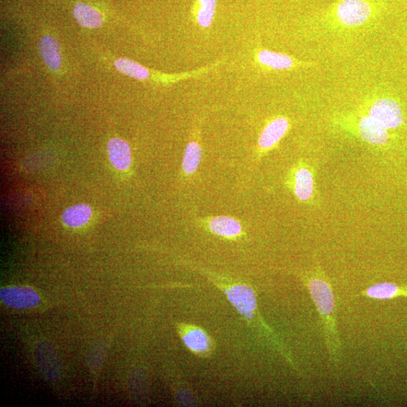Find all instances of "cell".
Wrapping results in <instances>:
<instances>
[{"label": "cell", "instance_id": "cell-1", "mask_svg": "<svg viewBox=\"0 0 407 407\" xmlns=\"http://www.w3.org/2000/svg\"><path fill=\"white\" fill-rule=\"evenodd\" d=\"M319 312L324 335L326 347L333 367H339L342 347L336 324V306L333 289L327 277L321 273H311L302 278Z\"/></svg>", "mask_w": 407, "mask_h": 407}, {"label": "cell", "instance_id": "cell-2", "mask_svg": "<svg viewBox=\"0 0 407 407\" xmlns=\"http://www.w3.org/2000/svg\"><path fill=\"white\" fill-rule=\"evenodd\" d=\"M204 273L217 287L223 290L231 304L234 305L241 315L250 321L265 337L267 340L275 348V350L280 352L290 365H294L293 360L285 348L260 316L257 297H256L253 290L241 284H227L222 278L212 275L209 273Z\"/></svg>", "mask_w": 407, "mask_h": 407}, {"label": "cell", "instance_id": "cell-3", "mask_svg": "<svg viewBox=\"0 0 407 407\" xmlns=\"http://www.w3.org/2000/svg\"><path fill=\"white\" fill-rule=\"evenodd\" d=\"M374 3L371 0H339L329 11V16L345 27H359L373 18Z\"/></svg>", "mask_w": 407, "mask_h": 407}, {"label": "cell", "instance_id": "cell-4", "mask_svg": "<svg viewBox=\"0 0 407 407\" xmlns=\"http://www.w3.org/2000/svg\"><path fill=\"white\" fill-rule=\"evenodd\" d=\"M177 329L185 346L195 355L207 357L214 352L215 345L211 336L199 326L180 323Z\"/></svg>", "mask_w": 407, "mask_h": 407}, {"label": "cell", "instance_id": "cell-5", "mask_svg": "<svg viewBox=\"0 0 407 407\" xmlns=\"http://www.w3.org/2000/svg\"><path fill=\"white\" fill-rule=\"evenodd\" d=\"M4 304L16 309H28L37 306L40 296L34 289L25 286L4 287L0 290Z\"/></svg>", "mask_w": 407, "mask_h": 407}, {"label": "cell", "instance_id": "cell-6", "mask_svg": "<svg viewBox=\"0 0 407 407\" xmlns=\"http://www.w3.org/2000/svg\"><path fill=\"white\" fill-rule=\"evenodd\" d=\"M369 115L387 130L396 129L403 122L399 104L389 98H381L374 102L369 109Z\"/></svg>", "mask_w": 407, "mask_h": 407}, {"label": "cell", "instance_id": "cell-7", "mask_svg": "<svg viewBox=\"0 0 407 407\" xmlns=\"http://www.w3.org/2000/svg\"><path fill=\"white\" fill-rule=\"evenodd\" d=\"M34 357L41 374L49 380H57L62 374L60 360L53 347L47 343H40L34 350Z\"/></svg>", "mask_w": 407, "mask_h": 407}, {"label": "cell", "instance_id": "cell-8", "mask_svg": "<svg viewBox=\"0 0 407 407\" xmlns=\"http://www.w3.org/2000/svg\"><path fill=\"white\" fill-rule=\"evenodd\" d=\"M289 121L285 117H278L267 125L258 139V145L261 149H270L275 147L289 130Z\"/></svg>", "mask_w": 407, "mask_h": 407}, {"label": "cell", "instance_id": "cell-9", "mask_svg": "<svg viewBox=\"0 0 407 407\" xmlns=\"http://www.w3.org/2000/svg\"><path fill=\"white\" fill-rule=\"evenodd\" d=\"M207 226L214 234L227 239H237L243 234L242 226L239 221L228 216L209 219Z\"/></svg>", "mask_w": 407, "mask_h": 407}, {"label": "cell", "instance_id": "cell-10", "mask_svg": "<svg viewBox=\"0 0 407 407\" xmlns=\"http://www.w3.org/2000/svg\"><path fill=\"white\" fill-rule=\"evenodd\" d=\"M386 127L369 115L364 116L359 122V132L365 142L382 145L388 142L389 134Z\"/></svg>", "mask_w": 407, "mask_h": 407}, {"label": "cell", "instance_id": "cell-11", "mask_svg": "<svg viewBox=\"0 0 407 407\" xmlns=\"http://www.w3.org/2000/svg\"><path fill=\"white\" fill-rule=\"evenodd\" d=\"M360 295L378 300L407 297V287L391 282H381L369 286L360 292Z\"/></svg>", "mask_w": 407, "mask_h": 407}, {"label": "cell", "instance_id": "cell-12", "mask_svg": "<svg viewBox=\"0 0 407 407\" xmlns=\"http://www.w3.org/2000/svg\"><path fill=\"white\" fill-rule=\"evenodd\" d=\"M112 165L116 169L125 171L131 166L132 152L129 144L120 138H113L108 144Z\"/></svg>", "mask_w": 407, "mask_h": 407}, {"label": "cell", "instance_id": "cell-13", "mask_svg": "<svg viewBox=\"0 0 407 407\" xmlns=\"http://www.w3.org/2000/svg\"><path fill=\"white\" fill-rule=\"evenodd\" d=\"M258 60L262 65L276 71H285L300 65L292 57L269 50H260L258 54Z\"/></svg>", "mask_w": 407, "mask_h": 407}, {"label": "cell", "instance_id": "cell-14", "mask_svg": "<svg viewBox=\"0 0 407 407\" xmlns=\"http://www.w3.org/2000/svg\"><path fill=\"white\" fill-rule=\"evenodd\" d=\"M42 60L53 71H58L62 65L59 43L52 37H43L39 43Z\"/></svg>", "mask_w": 407, "mask_h": 407}, {"label": "cell", "instance_id": "cell-15", "mask_svg": "<svg viewBox=\"0 0 407 407\" xmlns=\"http://www.w3.org/2000/svg\"><path fill=\"white\" fill-rule=\"evenodd\" d=\"M91 213L90 206L79 204L68 207L63 214L62 220L68 227L79 228L88 223Z\"/></svg>", "mask_w": 407, "mask_h": 407}, {"label": "cell", "instance_id": "cell-16", "mask_svg": "<svg viewBox=\"0 0 407 407\" xmlns=\"http://www.w3.org/2000/svg\"><path fill=\"white\" fill-rule=\"evenodd\" d=\"M74 15L79 24L88 28H98L103 24V17L98 10L84 4H77Z\"/></svg>", "mask_w": 407, "mask_h": 407}, {"label": "cell", "instance_id": "cell-17", "mask_svg": "<svg viewBox=\"0 0 407 407\" xmlns=\"http://www.w3.org/2000/svg\"><path fill=\"white\" fill-rule=\"evenodd\" d=\"M202 157V149L196 142H190L185 147L182 168L185 176H192L199 168Z\"/></svg>", "mask_w": 407, "mask_h": 407}, {"label": "cell", "instance_id": "cell-18", "mask_svg": "<svg viewBox=\"0 0 407 407\" xmlns=\"http://www.w3.org/2000/svg\"><path fill=\"white\" fill-rule=\"evenodd\" d=\"M294 190L301 201H307L312 195L314 180L311 173L306 168L299 169L295 176Z\"/></svg>", "mask_w": 407, "mask_h": 407}, {"label": "cell", "instance_id": "cell-19", "mask_svg": "<svg viewBox=\"0 0 407 407\" xmlns=\"http://www.w3.org/2000/svg\"><path fill=\"white\" fill-rule=\"evenodd\" d=\"M115 66L122 74L136 79L143 80L149 77V72L147 68L126 58H120L115 62Z\"/></svg>", "mask_w": 407, "mask_h": 407}, {"label": "cell", "instance_id": "cell-20", "mask_svg": "<svg viewBox=\"0 0 407 407\" xmlns=\"http://www.w3.org/2000/svg\"><path fill=\"white\" fill-rule=\"evenodd\" d=\"M200 8L197 13V21L204 28L212 24L217 8V0H199Z\"/></svg>", "mask_w": 407, "mask_h": 407}]
</instances>
